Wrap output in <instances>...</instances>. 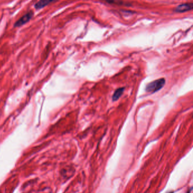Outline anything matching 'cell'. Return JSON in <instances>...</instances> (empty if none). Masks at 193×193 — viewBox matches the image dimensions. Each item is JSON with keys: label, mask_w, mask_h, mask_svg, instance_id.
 <instances>
[{"label": "cell", "mask_w": 193, "mask_h": 193, "mask_svg": "<svg viewBox=\"0 0 193 193\" xmlns=\"http://www.w3.org/2000/svg\"><path fill=\"white\" fill-rule=\"evenodd\" d=\"M165 83V80L164 78L153 81L147 85L146 87V92L152 94L161 89Z\"/></svg>", "instance_id": "obj_1"}, {"label": "cell", "mask_w": 193, "mask_h": 193, "mask_svg": "<svg viewBox=\"0 0 193 193\" xmlns=\"http://www.w3.org/2000/svg\"><path fill=\"white\" fill-rule=\"evenodd\" d=\"M33 15H34L33 11H30L29 12H28L25 15L22 16L19 20H17L15 22V24L14 25V27H20L23 25H25L32 19Z\"/></svg>", "instance_id": "obj_2"}, {"label": "cell", "mask_w": 193, "mask_h": 193, "mask_svg": "<svg viewBox=\"0 0 193 193\" xmlns=\"http://www.w3.org/2000/svg\"><path fill=\"white\" fill-rule=\"evenodd\" d=\"M58 0H40L37 3H36L35 5V8L36 9L39 10L43 7H45L46 6L49 5L50 4L57 1Z\"/></svg>", "instance_id": "obj_3"}, {"label": "cell", "mask_w": 193, "mask_h": 193, "mask_svg": "<svg viewBox=\"0 0 193 193\" xmlns=\"http://www.w3.org/2000/svg\"><path fill=\"white\" fill-rule=\"evenodd\" d=\"M193 8L192 4H185L182 5H179L176 8L175 11L178 13H183L187 11L188 10H191Z\"/></svg>", "instance_id": "obj_4"}, {"label": "cell", "mask_w": 193, "mask_h": 193, "mask_svg": "<svg viewBox=\"0 0 193 193\" xmlns=\"http://www.w3.org/2000/svg\"><path fill=\"white\" fill-rule=\"evenodd\" d=\"M124 90H125L124 88H121L117 89L115 91L114 94L113 95V98H112L113 101H116L118 100L121 97V96L122 95L123 93H124Z\"/></svg>", "instance_id": "obj_5"}, {"label": "cell", "mask_w": 193, "mask_h": 193, "mask_svg": "<svg viewBox=\"0 0 193 193\" xmlns=\"http://www.w3.org/2000/svg\"><path fill=\"white\" fill-rule=\"evenodd\" d=\"M191 189H190V190H189L188 191V192L187 193H190V192H191Z\"/></svg>", "instance_id": "obj_6"}, {"label": "cell", "mask_w": 193, "mask_h": 193, "mask_svg": "<svg viewBox=\"0 0 193 193\" xmlns=\"http://www.w3.org/2000/svg\"><path fill=\"white\" fill-rule=\"evenodd\" d=\"M174 193L173 192H169V193Z\"/></svg>", "instance_id": "obj_7"}]
</instances>
